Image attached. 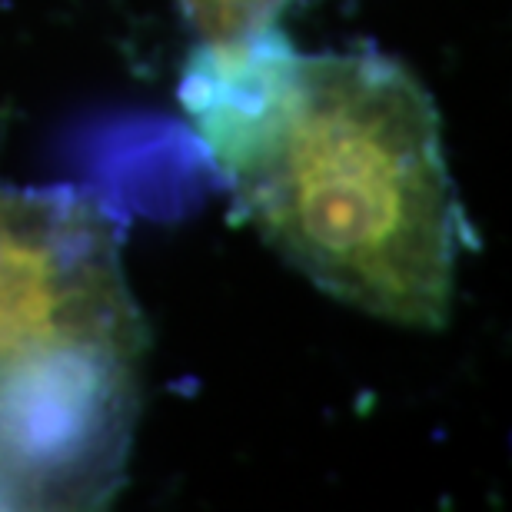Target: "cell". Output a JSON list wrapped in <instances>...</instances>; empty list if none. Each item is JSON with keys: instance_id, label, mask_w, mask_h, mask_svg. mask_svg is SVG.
I'll list each match as a JSON object with an SVG mask.
<instances>
[{"instance_id": "3957f363", "label": "cell", "mask_w": 512, "mask_h": 512, "mask_svg": "<svg viewBox=\"0 0 512 512\" xmlns=\"http://www.w3.org/2000/svg\"><path fill=\"white\" fill-rule=\"evenodd\" d=\"M177 4L200 40H223L273 24L286 0H177Z\"/></svg>"}, {"instance_id": "7a4b0ae2", "label": "cell", "mask_w": 512, "mask_h": 512, "mask_svg": "<svg viewBox=\"0 0 512 512\" xmlns=\"http://www.w3.org/2000/svg\"><path fill=\"white\" fill-rule=\"evenodd\" d=\"M147 323L104 203L0 183V509H97L127 473Z\"/></svg>"}, {"instance_id": "6da1fadb", "label": "cell", "mask_w": 512, "mask_h": 512, "mask_svg": "<svg viewBox=\"0 0 512 512\" xmlns=\"http://www.w3.org/2000/svg\"><path fill=\"white\" fill-rule=\"evenodd\" d=\"M180 107L237 213L316 290L443 330L469 247L436 104L380 50L306 54L280 27L200 40Z\"/></svg>"}]
</instances>
